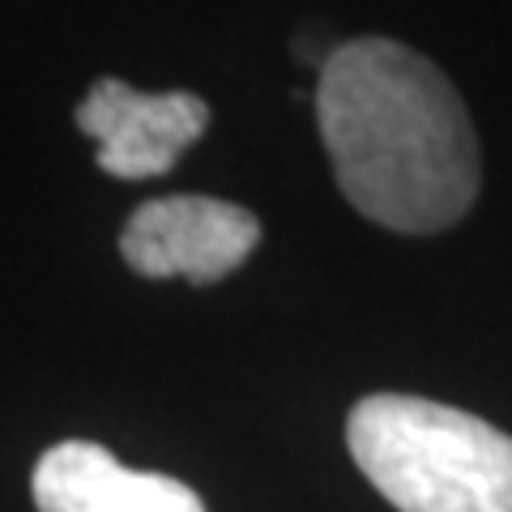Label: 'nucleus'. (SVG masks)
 Here are the masks:
<instances>
[{
    "label": "nucleus",
    "instance_id": "1",
    "mask_svg": "<svg viewBox=\"0 0 512 512\" xmlns=\"http://www.w3.org/2000/svg\"><path fill=\"white\" fill-rule=\"evenodd\" d=\"M316 124L346 201L402 235L448 231L478 197V137L453 82L406 43L350 39L320 60Z\"/></svg>",
    "mask_w": 512,
    "mask_h": 512
},
{
    "label": "nucleus",
    "instance_id": "2",
    "mask_svg": "<svg viewBox=\"0 0 512 512\" xmlns=\"http://www.w3.org/2000/svg\"><path fill=\"white\" fill-rule=\"evenodd\" d=\"M346 444L397 512H512V436L478 414L372 393L350 410Z\"/></svg>",
    "mask_w": 512,
    "mask_h": 512
},
{
    "label": "nucleus",
    "instance_id": "3",
    "mask_svg": "<svg viewBox=\"0 0 512 512\" xmlns=\"http://www.w3.org/2000/svg\"><path fill=\"white\" fill-rule=\"evenodd\" d=\"M261 244V222L218 197H158L124 222L120 252L141 278L222 282Z\"/></svg>",
    "mask_w": 512,
    "mask_h": 512
},
{
    "label": "nucleus",
    "instance_id": "4",
    "mask_svg": "<svg viewBox=\"0 0 512 512\" xmlns=\"http://www.w3.org/2000/svg\"><path fill=\"white\" fill-rule=\"evenodd\" d=\"M205 124L210 107L192 90L141 94L120 77H99L77 103V128L99 141V167L116 180L167 175Z\"/></svg>",
    "mask_w": 512,
    "mask_h": 512
},
{
    "label": "nucleus",
    "instance_id": "5",
    "mask_svg": "<svg viewBox=\"0 0 512 512\" xmlns=\"http://www.w3.org/2000/svg\"><path fill=\"white\" fill-rule=\"evenodd\" d=\"M30 495L39 512H205L188 483L128 470L90 440L47 448L30 478Z\"/></svg>",
    "mask_w": 512,
    "mask_h": 512
}]
</instances>
